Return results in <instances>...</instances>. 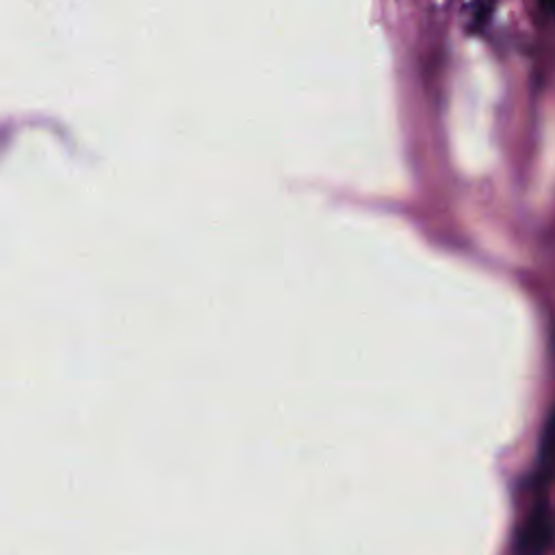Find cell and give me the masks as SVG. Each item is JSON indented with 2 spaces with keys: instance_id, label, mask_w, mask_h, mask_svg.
<instances>
[{
  "instance_id": "obj_1",
  "label": "cell",
  "mask_w": 555,
  "mask_h": 555,
  "mask_svg": "<svg viewBox=\"0 0 555 555\" xmlns=\"http://www.w3.org/2000/svg\"><path fill=\"white\" fill-rule=\"evenodd\" d=\"M492 7H494V0H475L473 2V28H479V26H486L488 17L492 15Z\"/></svg>"
},
{
  "instance_id": "obj_2",
  "label": "cell",
  "mask_w": 555,
  "mask_h": 555,
  "mask_svg": "<svg viewBox=\"0 0 555 555\" xmlns=\"http://www.w3.org/2000/svg\"><path fill=\"white\" fill-rule=\"evenodd\" d=\"M540 4H542L546 11L555 13V0H540Z\"/></svg>"
}]
</instances>
